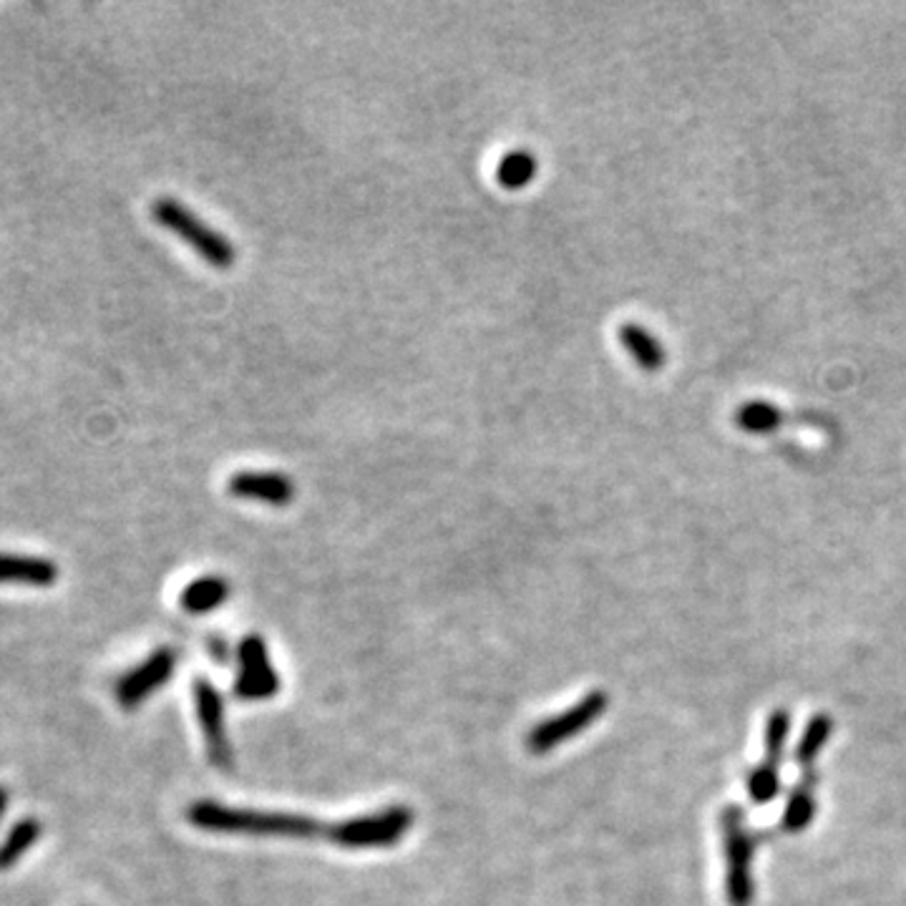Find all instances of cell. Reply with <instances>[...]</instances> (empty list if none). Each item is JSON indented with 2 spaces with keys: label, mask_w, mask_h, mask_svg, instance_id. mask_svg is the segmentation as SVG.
Masks as SVG:
<instances>
[{
  "label": "cell",
  "mask_w": 906,
  "mask_h": 906,
  "mask_svg": "<svg viewBox=\"0 0 906 906\" xmlns=\"http://www.w3.org/2000/svg\"><path fill=\"white\" fill-rule=\"evenodd\" d=\"M779 793H781L779 765L765 761L748 773V796L755 803H771Z\"/></svg>",
  "instance_id": "18"
},
{
  "label": "cell",
  "mask_w": 906,
  "mask_h": 906,
  "mask_svg": "<svg viewBox=\"0 0 906 906\" xmlns=\"http://www.w3.org/2000/svg\"><path fill=\"white\" fill-rule=\"evenodd\" d=\"M617 338L627 353L632 356V360L637 363V368L645 373H658L665 368V360H668V353H665V348L658 338L652 336L650 330L642 328L640 322H622L617 330Z\"/></svg>",
  "instance_id": "11"
},
{
  "label": "cell",
  "mask_w": 906,
  "mask_h": 906,
  "mask_svg": "<svg viewBox=\"0 0 906 906\" xmlns=\"http://www.w3.org/2000/svg\"><path fill=\"white\" fill-rule=\"evenodd\" d=\"M209 650H212V655H215V658H217L219 662H227V660H229V652H227V647H225V642H219V640H212V645H209Z\"/></svg>",
  "instance_id": "20"
},
{
  "label": "cell",
  "mask_w": 906,
  "mask_h": 906,
  "mask_svg": "<svg viewBox=\"0 0 906 906\" xmlns=\"http://www.w3.org/2000/svg\"><path fill=\"white\" fill-rule=\"evenodd\" d=\"M791 733V713L789 710H775L765 723L763 743H765V755H769V763L779 765L781 758L785 753V741H789Z\"/></svg>",
  "instance_id": "19"
},
{
  "label": "cell",
  "mask_w": 906,
  "mask_h": 906,
  "mask_svg": "<svg viewBox=\"0 0 906 906\" xmlns=\"http://www.w3.org/2000/svg\"><path fill=\"white\" fill-rule=\"evenodd\" d=\"M152 217L159 222L164 229L184 239L202 260H207L217 270H229L237 262V249L229 243V237L209 227L205 219L194 215L189 207H184L174 197H156L152 202Z\"/></svg>",
  "instance_id": "2"
},
{
  "label": "cell",
  "mask_w": 906,
  "mask_h": 906,
  "mask_svg": "<svg viewBox=\"0 0 906 906\" xmlns=\"http://www.w3.org/2000/svg\"><path fill=\"white\" fill-rule=\"evenodd\" d=\"M233 692L235 698L249 702L270 700L280 692V678H277L267 642L260 635H249L239 642V670Z\"/></svg>",
  "instance_id": "6"
},
{
  "label": "cell",
  "mask_w": 906,
  "mask_h": 906,
  "mask_svg": "<svg viewBox=\"0 0 906 906\" xmlns=\"http://www.w3.org/2000/svg\"><path fill=\"white\" fill-rule=\"evenodd\" d=\"M411 826L413 811L409 806H388L330 826L326 834L340 848H391L409 836Z\"/></svg>",
  "instance_id": "4"
},
{
  "label": "cell",
  "mask_w": 906,
  "mask_h": 906,
  "mask_svg": "<svg viewBox=\"0 0 906 906\" xmlns=\"http://www.w3.org/2000/svg\"><path fill=\"white\" fill-rule=\"evenodd\" d=\"M194 706H197V718L205 733L207 755L215 769L229 771L235 763L233 743L227 735V720H225V702L217 688L212 686L207 678L194 680Z\"/></svg>",
  "instance_id": "7"
},
{
  "label": "cell",
  "mask_w": 906,
  "mask_h": 906,
  "mask_svg": "<svg viewBox=\"0 0 906 906\" xmlns=\"http://www.w3.org/2000/svg\"><path fill=\"white\" fill-rule=\"evenodd\" d=\"M720 831H723L725 852V896L730 906H751L755 896L753 882V854L755 838L748 828L743 809L735 803L720 813Z\"/></svg>",
  "instance_id": "3"
},
{
  "label": "cell",
  "mask_w": 906,
  "mask_h": 906,
  "mask_svg": "<svg viewBox=\"0 0 906 906\" xmlns=\"http://www.w3.org/2000/svg\"><path fill=\"white\" fill-rule=\"evenodd\" d=\"M177 668V652L172 647H159L142 665L128 670L122 680L116 682V702L124 710H136L146 698H152L156 690L166 686Z\"/></svg>",
  "instance_id": "8"
},
{
  "label": "cell",
  "mask_w": 906,
  "mask_h": 906,
  "mask_svg": "<svg viewBox=\"0 0 906 906\" xmlns=\"http://www.w3.org/2000/svg\"><path fill=\"white\" fill-rule=\"evenodd\" d=\"M607 706H609L607 692L599 690L589 692V696L581 698L575 708L564 710V713L549 720H542V723L532 730L529 738H526V745H529V751L536 755L549 753L557 745L572 741L575 735L585 733L597 718H603L607 713Z\"/></svg>",
  "instance_id": "5"
},
{
  "label": "cell",
  "mask_w": 906,
  "mask_h": 906,
  "mask_svg": "<svg viewBox=\"0 0 906 906\" xmlns=\"http://www.w3.org/2000/svg\"><path fill=\"white\" fill-rule=\"evenodd\" d=\"M187 819L192 826L202 831H215V834L282 838H312L322 834V826L316 819L280 811L233 809L217 801H194L187 809Z\"/></svg>",
  "instance_id": "1"
},
{
  "label": "cell",
  "mask_w": 906,
  "mask_h": 906,
  "mask_svg": "<svg viewBox=\"0 0 906 906\" xmlns=\"http://www.w3.org/2000/svg\"><path fill=\"white\" fill-rule=\"evenodd\" d=\"M43 836V824L39 819L28 816L8 831V836L0 841V872H11L21 858L31 852V846Z\"/></svg>",
  "instance_id": "13"
},
{
  "label": "cell",
  "mask_w": 906,
  "mask_h": 906,
  "mask_svg": "<svg viewBox=\"0 0 906 906\" xmlns=\"http://www.w3.org/2000/svg\"><path fill=\"white\" fill-rule=\"evenodd\" d=\"M785 415L773 403L751 401L735 411V426L745 433H773L783 426Z\"/></svg>",
  "instance_id": "16"
},
{
  "label": "cell",
  "mask_w": 906,
  "mask_h": 906,
  "mask_svg": "<svg viewBox=\"0 0 906 906\" xmlns=\"http://www.w3.org/2000/svg\"><path fill=\"white\" fill-rule=\"evenodd\" d=\"M59 579V567L51 559L28 554H0V585L18 581L28 587H51Z\"/></svg>",
  "instance_id": "10"
},
{
  "label": "cell",
  "mask_w": 906,
  "mask_h": 906,
  "mask_svg": "<svg viewBox=\"0 0 906 906\" xmlns=\"http://www.w3.org/2000/svg\"><path fill=\"white\" fill-rule=\"evenodd\" d=\"M227 492L237 498H249V502L288 506L298 494V486L280 471H237L227 478Z\"/></svg>",
  "instance_id": "9"
},
{
  "label": "cell",
  "mask_w": 906,
  "mask_h": 906,
  "mask_svg": "<svg viewBox=\"0 0 906 906\" xmlns=\"http://www.w3.org/2000/svg\"><path fill=\"white\" fill-rule=\"evenodd\" d=\"M8 803H11V793H8L6 785H0V821H3V816H6Z\"/></svg>",
  "instance_id": "21"
},
{
  "label": "cell",
  "mask_w": 906,
  "mask_h": 906,
  "mask_svg": "<svg viewBox=\"0 0 906 906\" xmlns=\"http://www.w3.org/2000/svg\"><path fill=\"white\" fill-rule=\"evenodd\" d=\"M229 591H233V587H229V579L225 577L219 575L197 577L184 587L179 595V605L182 609H187L189 615H207L227 603Z\"/></svg>",
  "instance_id": "12"
},
{
  "label": "cell",
  "mask_w": 906,
  "mask_h": 906,
  "mask_svg": "<svg viewBox=\"0 0 906 906\" xmlns=\"http://www.w3.org/2000/svg\"><path fill=\"white\" fill-rule=\"evenodd\" d=\"M813 816H816V796H813V785H799L789 796V803L781 813V828L785 834H801L811 826Z\"/></svg>",
  "instance_id": "15"
},
{
  "label": "cell",
  "mask_w": 906,
  "mask_h": 906,
  "mask_svg": "<svg viewBox=\"0 0 906 906\" xmlns=\"http://www.w3.org/2000/svg\"><path fill=\"white\" fill-rule=\"evenodd\" d=\"M536 172H539V162H536L534 152L514 150V152L504 154L502 162H498L496 182H498V187L516 192V189H524L526 184H532Z\"/></svg>",
  "instance_id": "14"
},
{
  "label": "cell",
  "mask_w": 906,
  "mask_h": 906,
  "mask_svg": "<svg viewBox=\"0 0 906 906\" xmlns=\"http://www.w3.org/2000/svg\"><path fill=\"white\" fill-rule=\"evenodd\" d=\"M831 733H834V720L828 715H813L809 720L806 730H803L799 748H796V761L803 769H811V763L816 761L819 753L824 751Z\"/></svg>",
  "instance_id": "17"
}]
</instances>
